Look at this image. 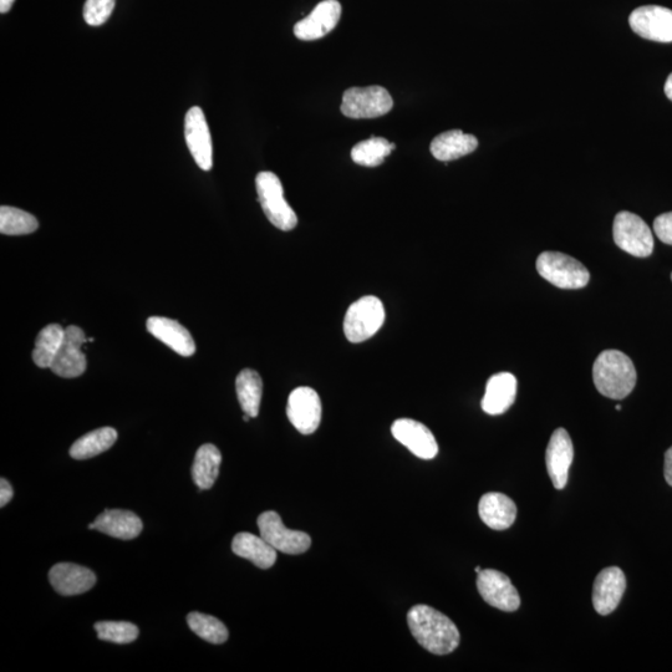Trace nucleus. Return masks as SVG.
<instances>
[{"label": "nucleus", "instance_id": "f257e3e1", "mask_svg": "<svg viewBox=\"0 0 672 672\" xmlns=\"http://www.w3.org/2000/svg\"><path fill=\"white\" fill-rule=\"evenodd\" d=\"M411 634L422 648L435 655H447L460 645V631L450 618L427 605H416L407 613Z\"/></svg>", "mask_w": 672, "mask_h": 672}, {"label": "nucleus", "instance_id": "f03ea898", "mask_svg": "<svg viewBox=\"0 0 672 672\" xmlns=\"http://www.w3.org/2000/svg\"><path fill=\"white\" fill-rule=\"evenodd\" d=\"M593 380L600 394L623 400L634 390L638 374L628 355L619 350H605L595 360Z\"/></svg>", "mask_w": 672, "mask_h": 672}, {"label": "nucleus", "instance_id": "7ed1b4c3", "mask_svg": "<svg viewBox=\"0 0 672 672\" xmlns=\"http://www.w3.org/2000/svg\"><path fill=\"white\" fill-rule=\"evenodd\" d=\"M258 200L264 215L280 231H292L298 224L297 213L284 198L279 177L273 172H259L256 178Z\"/></svg>", "mask_w": 672, "mask_h": 672}, {"label": "nucleus", "instance_id": "20e7f679", "mask_svg": "<svg viewBox=\"0 0 672 672\" xmlns=\"http://www.w3.org/2000/svg\"><path fill=\"white\" fill-rule=\"evenodd\" d=\"M385 322L383 302L374 295L356 300L350 305L344 319V333L350 343L359 344L373 338Z\"/></svg>", "mask_w": 672, "mask_h": 672}, {"label": "nucleus", "instance_id": "39448f33", "mask_svg": "<svg viewBox=\"0 0 672 672\" xmlns=\"http://www.w3.org/2000/svg\"><path fill=\"white\" fill-rule=\"evenodd\" d=\"M537 271L547 282L560 289H582L590 280L584 264L559 252L542 253L537 259Z\"/></svg>", "mask_w": 672, "mask_h": 672}, {"label": "nucleus", "instance_id": "423d86ee", "mask_svg": "<svg viewBox=\"0 0 672 672\" xmlns=\"http://www.w3.org/2000/svg\"><path fill=\"white\" fill-rule=\"evenodd\" d=\"M394 106V100L383 86L350 88L343 95L340 110L350 119H375L384 116Z\"/></svg>", "mask_w": 672, "mask_h": 672}, {"label": "nucleus", "instance_id": "0eeeda50", "mask_svg": "<svg viewBox=\"0 0 672 672\" xmlns=\"http://www.w3.org/2000/svg\"><path fill=\"white\" fill-rule=\"evenodd\" d=\"M613 236L616 246L631 256L646 258L654 251V237L643 218L631 212L615 216Z\"/></svg>", "mask_w": 672, "mask_h": 672}, {"label": "nucleus", "instance_id": "6e6552de", "mask_svg": "<svg viewBox=\"0 0 672 672\" xmlns=\"http://www.w3.org/2000/svg\"><path fill=\"white\" fill-rule=\"evenodd\" d=\"M257 524L261 537L279 552L298 556V554L307 552L312 546V538L308 533L293 531L285 527L277 512L262 513L258 517Z\"/></svg>", "mask_w": 672, "mask_h": 672}, {"label": "nucleus", "instance_id": "1a4fd4ad", "mask_svg": "<svg viewBox=\"0 0 672 672\" xmlns=\"http://www.w3.org/2000/svg\"><path fill=\"white\" fill-rule=\"evenodd\" d=\"M287 415L300 434L312 435L322 422V401L318 392L307 386L289 395Z\"/></svg>", "mask_w": 672, "mask_h": 672}, {"label": "nucleus", "instance_id": "9d476101", "mask_svg": "<svg viewBox=\"0 0 672 672\" xmlns=\"http://www.w3.org/2000/svg\"><path fill=\"white\" fill-rule=\"evenodd\" d=\"M83 329L70 325L65 329L63 345L53 361L52 369L55 375L64 379H75L83 375L86 371V356L83 353V346L88 343Z\"/></svg>", "mask_w": 672, "mask_h": 672}, {"label": "nucleus", "instance_id": "9b49d317", "mask_svg": "<svg viewBox=\"0 0 672 672\" xmlns=\"http://www.w3.org/2000/svg\"><path fill=\"white\" fill-rule=\"evenodd\" d=\"M477 589L487 604L502 612H516L521 607V598L511 579L498 570L485 569L478 573Z\"/></svg>", "mask_w": 672, "mask_h": 672}, {"label": "nucleus", "instance_id": "f8f14e48", "mask_svg": "<svg viewBox=\"0 0 672 672\" xmlns=\"http://www.w3.org/2000/svg\"><path fill=\"white\" fill-rule=\"evenodd\" d=\"M629 24L639 37L658 43H672V10L644 5L630 14Z\"/></svg>", "mask_w": 672, "mask_h": 672}, {"label": "nucleus", "instance_id": "ddd939ff", "mask_svg": "<svg viewBox=\"0 0 672 672\" xmlns=\"http://www.w3.org/2000/svg\"><path fill=\"white\" fill-rule=\"evenodd\" d=\"M185 136L193 160L201 170L210 171L213 166L212 137L205 112L198 106H193L187 112Z\"/></svg>", "mask_w": 672, "mask_h": 672}, {"label": "nucleus", "instance_id": "4468645a", "mask_svg": "<svg viewBox=\"0 0 672 672\" xmlns=\"http://www.w3.org/2000/svg\"><path fill=\"white\" fill-rule=\"evenodd\" d=\"M391 434L400 444L422 460H432L439 453V445L429 427L419 421L399 419L391 426Z\"/></svg>", "mask_w": 672, "mask_h": 672}, {"label": "nucleus", "instance_id": "2eb2a0df", "mask_svg": "<svg viewBox=\"0 0 672 672\" xmlns=\"http://www.w3.org/2000/svg\"><path fill=\"white\" fill-rule=\"evenodd\" d=\"M341 17L338 0H324L313 9L307 18L294 25V34L300 40L312 42L328 35L336 28Z\"/></svg>", "mask_w": 672, "mask_h": 672}, {"label": "nucleus", "instance_id": "dca6fc26", "mask_svg": "<svg viewBox=\"0 0 672 672\" xmlns=\"http://www.w3.org/2000/svg\"><path fill=\"white\" fill-rule=\"evenodd\" d=\"M574 458L572 439L564 429L553 432L546 452V465L549 477L557 490H563L568 483L569 468Z\"/></svg>", "mask_w": 672, "mask_h": 672}, {"label": "nucleus", "instance_id": "f3484780", "mask_svg": "<svg viewBox=\"0 0 672 672\" xmlns=\"http://www.w3.org/2000/svg\"><path fill=\"white\" fill-rule=\"evenodd\" d=\"M626 578L623 570L618 567L605 568L595 578L593 588V605L595 612L609 615L620 604L625 593Z\"/></svg>", "mask_w": 672, "mask_h": 672}, {"label": "nucleus", "instance_id": "a211bd4d", "mask_svg": "<svg viewBox=\"0 0 672 672\" xmlns=\"http://www.w3.org/2000/svg\"><path fill=\"white\" fill-rule=\"evenodd\" d=\"M50 584L55 592L73 597L89 592L96 584V575L90 569L73 563H59L49 572Z\"/></svg>", "mask_w": 672, "mask_h": 672}, {"label": "nucleus", "instance_id": "6ab92c4d", "mask_svg": "<svg viewBox=\"0 0 672 672\" xmlns=\"http://www.w3.org/2000/svg\"><path fill=\"white\" fill-rule=\"evenodd\" d=\"M147 332L154 335L181 356L190 358L196 353V344L192 335L176 320L165 317H151L146 323Z\"/></svg>", "mask_w": 672, "mask_h": 672}, {"label": "nucleus", "instance_id": "aec40b11", "mask_svg": "<svg viewBox=\"0 0 672 672\" xmlns=\"http://www.w3.org/2000/svg\"><path fill=\"white\" fill-rule=\"evenodd\" d=\"M517 385L516 376L511 373L491 376L481 402L482 410L492 416L504 414L516 401Z\"/></svg>", "mask_w": 672, "mask_h": 672}, {"label": "nucleus", "instance_id": "412c9836", "mask_svg": "<svg viewBox=\"0 0 672 672\" xmlns=\"http://www.w3.org/2000/svg\"><path fill=\"white\" fill-rule=\"evenodd\" d=\"M95 529L106 536L131 541L140 536L144 524L134 512L124 509H105L95 519Z\"/></svg>", "mask_w": 672, "mask_h": 672}, {"label": "nucleus", "instance_id": "4be33fe9", "mask_svg": "<svg viewBox=\"0 0 672 672\" xmlns=\"http://www.w3.org/2000/svg\"><path fill=\"white\" fill-rule=\"evenodd\" d=\"M478 513L486 526L495 531H504L516 521L517 506L503 493L491 492L482 496L478 504Z\"/></svg>", "mask_w": 672, "mask_h": 672}, {"label": "nucleus", "instance_id": "5701e85b", "mask_svg": "<svg viewBox=\"0 0 672 672\" xmlns=\"http://www.w3.org/2000/svg\"><path fill=\"white\" fill-rule=\"evenodd\" d=\"M477 147L475 136L461 130H451L436 136L431 142L430 151L436 160L448 162L472 154Z\"/></svg>", "mask_w": 672, "mask_h": 672}, {"label": "nucleus", "instance_id": "b1692460", "mask_svg": "<svg viewBox=\"0 0 672 672\" xmlns=\"http://www.w3.org/2000/svg\"><path fill=\"white\" fill-rule=\"evenodd\" d=\"M232 551L236 556L249 560L261 569L272 568L277 562V549L263 537L251 533H238L233 538Z\"/></svg>", "mask_w": 672, "mask_h": 672}, {"label": "nucleus", "instance_id": "393cba45", "mask_svg": "<svg viewBox=\"0 0 672 672\" xmlns=\"http://www.w3.org/2000/svg\"><path fill=\"white\" fill-rule=\"evenodd\" d=\"M221 463L222 455L215 445L207 444L198 448L193 462L192 477L200 492L210 490L215 485L220 475Z\"/></svg>", "mask_w": 672, "mask_h": 672}, {"label": "nucleus", "instance_id": "a878e982", "mask_svg": "<svg viewBox=\"0 0 672 672\" xmlns=\"http://www.w3.org/2000/svg\"><path fill=\"white\" fill-rule=\"evenodd\" d=\"M236 390L239 405L244 414L254 419L261 409L263 395V381L261 375L252 369H244L239 373L236 380Z\"/></svg>", "mask_w": 672, "mask_h": 672}, {"label": "nucleus", "instance_id": "bb28decb", "mask_svg": "<svg viewBox=\"0 0 672 672\" xmlns=\"http://www.w3.org/2000/svg\"><path fill=\"white\" fill-rule=\"evenodd\" d=\"M117 441V431L112 427H101L80 437L70 448V456L75 460H89L110 450Z\"/></svg>", "mask_w": 672, "mask_h": 672}, {"label": "nucleus", "instance_id": "cd10ccee", "mask_svg": "<svg viewBox=\"0 0 672 672\" xmlns=\"http://www.w3.org/2000/svg\"><path fill=\"white\" fill-rule=\"evenodd\" d=\"M65 329L59 324L45 327L35 340L33 361L40 369H50L63 345Z\"/></svg>", "mask_w": 672, "mask_h": 672}, {"label": "nucleus", "instance_id": "c85d7f7f", "mask_svg": "<svg viewBox=\"0 0 672 672\" xmlns=\"http://www.w3.org/2000/svg\"><path fill=\"white\" fill-rule=\"evenodd\" d=\"M395 149L396 145L384 139V137L373 136L353 147L351 159L360 166L378 167L383 165L386 157L390 156Z\"/></svg>", "mask_w": 672, "mask_h": 672}, {"label": "nucleus", "instance_id": "c756f323", "mask_svg": "<svg viewBox=\"0 0 672 672\" xmlns=\"http://www.w3.org/2000/svg\"><path fill=\"white\" fill-rule=\"evenodd\" d=\"M37 218L19 208L3 206L0 208V232L5 236H24L37 231Z\"/></svg>", "mask_w": 672, "mask_h": 672}, {"label": "nucleus", "instance_id": "7c9ffc66", "mask_svg": "<svg viewBox=\"0 0 672 672\" xmlns=\"http://www.w3.org/2000/svg\"><path fill=\"white\" fill-rule=\"evenodd\" d=\"M187 624L193 633L208 641V643L220 645L228 640L227 626L215 616L197 612L191 613L187 616Z\"/></svg>", "mask_w": 672, "mask_h": 672}, {"label": "nucleus", "instance_id": "2f4dec72", "mask_svg": "<svg viewBox=\"0 0 672 672\" xmlns=\"http://www.w3.org/2000/svg\"><path fill=\"white\" fill-rule=\"evenodd\" d=\"M98 638L115 644H130L139 638V628L127 621H100L94 626Z\"/></svg>", "mask_w": 672, "mask_h": 672}, {"label": "nucleus", "instance_id": "473e14b6", "mask_svg": "<svg viewBox=\"0 0 672 672\" xmlns=\"http://www.w3.org/2000/svg\"><path fill=\"white\" fill-rule=\"evenodd\" d=\"M116 0H86L84 19L91 27H100L108 22L114 12Z\"/></svg>", "mask_w": 672, "mask_h": 672}, {"label": "nucleus", "instance_id": "72a5a7b5", "mask_svg": "<svg viewBox=\"0 0 672 672\" xmlns=\"http://www.w3.org/2000/svg\"><path fill=\"white\" fill-rule=\"evenodd\" d=\"M654 231L661 242L672 246V212L664 213L656 218Z\"/></svg>", "mask_w": 672, "mask_h": 672}, {"label": "nucleus", "instance_id": "f704fd0d", "mask_svg": "<svg viewBox=\"0 0 672 672\" xmlns=\"http://www.w3.org/2000/svg\"><path fill=\"white\" fill-rule=\"evenodd\" d=\"M13 496L14 491L12 485H10L5 478H2V480H0V507L7 506V504L12 501Z\"/></svg>", "mask_w": 672, "mask_h": 672}, {"label": "nucleus", "instance_id": "c9c22d12", "mask_svg": "<svg viewBox=\"0 0 672 672\" xmlns=\"http://www.w3.org/2000/svg\"><path fill=\"white\" fill-rule=\"evenodd\" d=\"M665 480L672 487V447L665 453Z\"/></svg>", "mask_w": 672, "mask_h": 672}, {"label": "nucleus", "instance_id": "e433bc0d", "mask_svg": "<svg viewBox=\"0 0 672 672\" xmlns=\"http://www.w3.org/2000/svg\"><path fill=\"white\" fill-rule=\"evenodd\" d=\"M15 0H0V13H8L12 9Z\"/></svg>", "mask_w": 672, "mask_h": 672}, {"label": "nucleus", "instance_id": "4c0bfd02", "mask_svg": "<svg viewBox=\"0 0 672 672\" xmlns=\"http://www.w3.org/2000/svg\"><path fill=\"white\" fill-rule=\"evenodd\" d=\"M665 94L672 101V74H670L668 80H666Z\"/></svg>", "mask_w": 672, "mask_h": 672}, {"label": "nucleus", "instance_id": "58836bf2", "mask_svg": "<svg viewBox=\"0 0 672 672\" xmlns=\"http://www.w3.org/2000/svg\"><path fill=\"white\" fill-rule=\"evenodd\" d=\"M89 529H95V524H94V523H90V524H89Z\"/></svg>", "mask_w": 672, "mask_h": 672}, {"label": "nucleus", "instance_id": "ea45409f", "mask_svg": "<svg viewBox=\"0 0 672 672\" xmlns=\"http://www.w3.org/2000/svg\"><path fill=\"white\" fill-rule=\"evenodd\" d=\"M475 570H476V573H477V574L482 572L481 567H477Z\"/></svg>", "mask_w": 672, "mask_h": 672}, {"label": "nucleus", "instance_id": "a19ab883", "mask_svg": "<svg viewBox=\"0 0 672 672\" xmlns=\"http://www.w3.org/2000/svg\"><path fill=\"white\" fill-rule=\"evenodd\" d=\"M616 410L620 411V410H621V406H620V405L616 406Z\"/></svg>", "mask_w": 672, "mask_h": 672}, {"label": "nucleus", "instance_id": "79ce46f5", "mask_svg": "<svg viewBox=\"0 0 672 672\" xmlns=\"http://www.w3.org/2000/svg\"><path fill=\"white\" fill-rule=\"evenodd\" d=\"M671 279H672V274H671Z\"/></svg>", "mask_w": 672, "mask_h": 672}]
</instances>
